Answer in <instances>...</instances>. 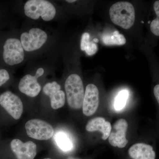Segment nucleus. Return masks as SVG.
<instances>
[{"mask_svg":"<svg viewBox=\"0 0 159 159\" xmlns=\"http://www.w3.org/2000/svg\"><path fill=\"white\" fill-rule=\"evenodd\" d=\"M109 15L111 21L123 29H130L134 23V8L129 2H120L115 3L110 9Z\"/></svg>","mask_w":159,"mask_h":159,"instance_id":"nucleus-1","label":"nucleus"},{"mask_svg":"<svg viewBox=\"0 0 159 159\" xmlns=\"http://www.w3.org/2000/svg\"><path fill=\"white\" fill-rule=\"evenodd\" d=\"M65 88L69 106L75 110L82 107L84 90L82 80L79 75H70L66 80Z\"/></svg>","mask_w":159,"mask_h":159,"instance_id":"nucleus-2","label":"nucleus"},{"mask_svg":"<svg viewBox=\"0 0 159 159\" xmlns=\"http://www.w3.org/2000/svg\"><path fill=\"white\" fill-rule=\"evenodd\" d=\"M24 9L28 17L33 20L41 17L46 21L53 20L56 13L54 6L45 0H29L25 4Z\"/></svg>","mask_w":159,"mask_h":159,"instance_id":"nucleus-3","label":"nucleus"},{"mask_svg":"<svg viewBox=\"0 0 159 159\" xmlns=\"http://www.w3.org/2000/svg\"><path fill=\"white\" fill-rule=\"evenodd\" d=\"M2 56L3 62L7 65L13 66L22 62L25 57L24 48L20 41L9 37L3 43Z\"/></svg>","mask_w":159,"mask_h":159,"instance_id":"nucleus-4","label":"nucleus"},{"mask_svg":"<svg viewBox=\"0 0 159 159\" xmlns=\"http://www.w3.org/2000/svg\"><path fill=\"white\" fill-rule=\"evenodd\" d=\"M27 135L38 140H48L54 135L53 126L48 122L38 119L29 120L25 125Z\"/></svg>","mask_w":159,"mask_h":159,"instance_id":"nucleus-5","label":"nucleus"},{"mask_svg":"<svg viewBox=\"0 0 159 159\" xmlns=\"http://www.w3.org/2000/svg\"><path fill=\"white\" fill-rule=\"evenodd\" d=\"M48 39L44 31L38 28H32L29 33L24 32L20 36V42L26 51H33L40 48Z\"/></svg>","mask_w":159,"mask_h":159,"instance_id":"nucleus-6","label":"nucleus"},{"mask_svg":"<svg viewBox=\"0 0 159 159\" xmlns=\"http://www.w3.org/2000/svg\"><path fill=\"white\" fill-rule=\"evenodd\" d=\"M0 105L16 120L21 117L23 102L17 95L11 91H6L0 95Z\"/></svg>","mask_w":159,"mask_h":159,"instance_id":"nucleus-7","label":"nucleus"},{"mask_svg":"<svg viewBox=\"0 0 159 159\" xmlns=\"http://www.w3.org/2000/svg\"><path fill=\"white\" fill-rule=\"evenodd\" d=\"M128 126L127 121L123 119H118L114 123L108 138L109 142L112 146L119 148L126 146L128 142L126 138Z\"/></svg>","mask_w":159,"mask_h":159,"instance_id":"nucleus-8","label":"nucleus"},{"mask_svg":"<svg viewBox=\"0 0 159 159\" xmlns=\"http://www.w3.org/2000/svg\"><path fill=\"white\" fill-rule=\"evenodd\" d=\"M99 93L98 89L94 84H89L86 88L83 102V112L87 116L93 115L99 107Z\"/></svg>","mask_w":159,"mask_h":159,"instance_id":"nucleus-9","label":"nucleus"},{"mask_svg":"<svg viewBox=\"0 0 159 159\" xmlns=\"http://www.w3.org/2000/svg\"><path fill=\"white\" fill-rule=\"evenodd\" d=\"M10 147L17 159H34L37 154V146L31 141L24 143L14 139L10 143Z\"/></svg>","mask_w":159,"mask_h":159,"instance_id":"nucleus-10","label":"nucleus"},{"mask_svg":"<svg viewBox=\"0 0 159 159\" xmlns=\"http://www.w3.org/2000/svg\"><path fill=\"white\" fill-rule=\"evenodd\" d=\"M60 89V85L56 81L48 83L43 88L44 93L50 97L51 107L54 110L61 108L65 103V94Z\"/></svg>","mask_w":159,"mask_h":159,"instance_id":"nucleus-11","label":"nucleus"},{"mask_svg":"<svg viewBox=\"0 0 159 159\" xmlns=\"http://www.w3.org/2000/svg\"><path fill=\"white\" fill-rule=\"evenodd\" d=\"M35 76L28 74L20 80L18 88L20 92L31 97H35L39 94L41 87Z\"/></svg>","mask_w":159,"mask_h":159,"instance_id":"nucleus-12","label":"nucleus"},{"mask_svg":"<svg viewBox=\"0 0 159 159\" xmlns=\"http://www.w3.org/2000/svg\"><path fill=\"white\" fill-rule=\"evenodd\" d=\"M128 153L133 159H156V152L153 147L146 143L134 144L129 149Z\"/></svg>","mask_w":159,"mask_h":159,"instance_id":"nucleus-13","label":"nucleus"},{"mask_svg":"<svg viewBox=\"0 0 159 159\" xmlns=\"http://www.w3.org/2000/svg\"><path fill=\"white\" fill-rule=\"evenodd\" d=\"M111 123L106 121L102 117H98L89 121L86 125V129L89 132H100L102 134V139L103 140L108 138L111 129Z\"/></svg>","mask_w":159,"mask_h":159,"instance_id":"nucleus-14","label":"nucleus"},{"mask_svg":"<svg viewBox=\"0 0 159 159\" xmlns=\"http://www.w3.org/2000/svg\"><path fill=\"white\" fill-rule=\"evenodd\" d=\"M102 40L103 44L107 46L123 45L126 42L125 36L118 31L103 34Z\"/></svg>","mask_w":159,"mask_h":159,"instance_id":"nucleus-15","label":"nucleus"},{"mask_svg":"<svg viewBox=\"0 0 159 159\" xmlns=\"http://www.w3.org/2000/svg\"><path fill=\"white\" fill-rule=\"evenodd\" d=\"M54 140L57 146L64 152L73 149L74 145L68 135L63 132H58L54 136Z\"/></svg>","mask_w":159,"mask_h":159,"instance_id":"nucleus-16","label":"nucleus"},{"mask_svg":"<svg viewBox=\"0 0 159 159\" xmlns=\"http://www.w3.org/2000/svg\"><path fill=\"white\" fill-rule=\"evenodd\" d=\"M154 17L148 21L149 28L151 34L156 37H159V0L155 1L152 7Z\"/></svg>","mask_w":159,"mask_h":159,"instance_id":"nucleus-17","label":"nucleus"},{"mask_svg":"<svg viewBox=\"0 0 159 159\" xmlns=\"http://www.w3.org/2000/svg\"><path fill=\"white\" fill-rule=\"evenodd\" d=\"M90 34L88 33H84L81 36L80 49L84 51L89 56H92L97 53L98 50L97 44L90 41Z\"/></svg>","mask_w":159,"mask_h":159,"instance_id":"nucleus-18","label":"nucleus"},{"mask_svg":"<svg viewBox=\"0 0 159 159\" xmlns=\"http://www.w3.org/2000/svg\"><path fill=\"white\" fill-rule=\"evenodd\" d=\"M128 91L126 90H123L119 92L114 103V107L116 110H121L125 107L128 99Z\"/></svg>","mask_w":159,"mask_h":159,"instance_id":"nucleus-19","label":"nucleus"},{"mask_svg":"<svg viewBox=\"0 0 159 159\" xmlns=\"http://www.w3.org/2000/svg\"><path fill=\"white\" fill-rule=\"evenodd\" d=\"M10 76L7 70L0 69V87L2 86L10 80Z\"/></svg>","mask_w":159,"mask_h":159,"instance_id":"nucleus-20","label":"nucleus"},{"mask_svg":"<svg viewBox=\"0 0 159 159\" xmlns=\"http://www.w3.org/2000/svg\"><path fill=\"white\" fill-rule=\"evenodd\" d=\"M153 91L154 96L159 105V83L154 86Z\"/></svg>","mask_w":159,"mask_h":159,"instance_id":"nucleus-21","label":"nucleus"},{"mask_svg":"<svg viewBox=\"0 0 159 159\" xmlns=\"http://www.w3.org/2000/svg\"><path fill=\"white\" fill-rule=\"evenodd\" d=\"M44 73V71L43 69L40 68L38 69L37 71H36V74H35V76L37 77L38 78L39 77H40L41 76H42Z\"/></svg>","mask_w":159,"mask_h":159,"instance_id":"nucleus-22","label":"nucleus"},{"mask_svg":"<svg viewBox=\"0 0 159 159\" xmlns=\"http://www.w3.org/2000/svg\"><path fill=\"white\" fill-rule=\"evenodd\" d=\"M66 2L69 3H74L76 2V1L75 0H67V1H66Z\"/></svg>","mask_w":159,"mask_h":159,"instance_id":"nucleus-23","label":"nucleus"},{"mask_svg":"<svg viewBox=\"0 0 159 159\" xmlns=\"http://www.w3.org/2000/svg\"><path fill=\"white\" fill-rule=\"evenodd\" d=\"M67 159H80L79 158H76L73 157H70Z\"/></svg>","mask_w":159,"mask_h":159,"instance_id":"nucleus-24","label":"nucleus"},{"mask_svg":"<svg viewBox=\"0 0 159 159\" xmlns=\"http://www.w3.org/2000/svg\"><path fill=\"white\" fill-rule=\"evenodd\" d=\"M51 159L49 158H45V159Z\"/></svg>","mask_w":159,"mask_h":159,"instance_id":"nucleus-25","label":"nucleus"}]
</instances>
